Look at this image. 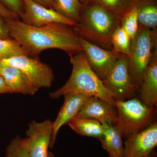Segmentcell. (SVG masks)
<instances>
[{"label":"cell","instance_id":"cell-1","mask_svg":"<svg viewBox=\"0 0 157 157\" xmlns=\"http://www.w3.org/2000/svg\"><path fill=\"white\" fill-rule=\"evenodd\" d=\"M11 38L20 43L29 57H39L42 51L58 48L70 58L82 51L81 37L73 26L54 23L40 27L32 26L19 20L4 18Z\"/></svg>","mask_w":157,"mask_h":157},{"label":"cell","instance_id":"cell-2","mask_svg":"<svg viewBox=\"0 0 157 157\" xmlns=\"http://www.w3.org/2000/svg\"><path fill=\"white\" fill-rule=\"evenodd\" d=\"M121 17L96 1L83 6L79 21L73 26L78 35L88 42L113 50L111 37L120 25Z\"/></svg>","mask_w":157,"mask_h":157},{"label":"cell","instance_id":"cell-3","mask_svg":"<svg viewBox=\"0 0 157 157\" xmlns=\"http://www.w3.org/2000/svg\"><path fill=\"white\" fill-rule=\"evenodd\" d=\"M70 58L73 65L70 78L63 86L49 93L50 98L58 99L67 94L83 93L95 96L115 106L117 97L106 88L90 67L83 50Z\"/></svg>","mask_w":157,"mask_h":157},{"label":"cell","instance_id":"cell-4","mask_svg":"<svg viewBox=\"0 0 157 157\" xmlns=\"http://www.w3.org/2000/svg\"><path fill=\"white\" fill-rule=\"evenodd\" d=\"M117 110L113 126L125 139L143 131L155 121V107H148L137 97L124 100H116Z\"/></svg>","mask_w":157,"mask_h":157},{"label":"cell","instance_id":"cell-5","mask_svg":"<svg viewBox=\"0 0 157 157\" xmlns=\"http://www.w3.org/2000/svg\"><path fill=\"white\" fill-rule=\"evenodd\" d=\"M138 29L131 39L128 56L129 74L133 83L138 86L157 47V31Z\"/></svg>","mask_w":157,"mask_h":157},{"label":"cell","instance_id":"cell-6","mask_svg":"<svg viewBox=\"0 0 157 157\" xmlns=\"http://www.w3.org/2000/svg\"><path fill=\"white\" fill-rule=\"evenodd\" d=\"M2 63L3 67H14L21 70L39 89L49 88L52 85L55 78L53 71L49 65L41 61L39 57H13L2 60Z\"/></svg>","mask_w":157,"mask_h":157},{"label":"cell","instance_id":"cell-7","mask_svg":"<svg viewBox=\"0 0 157 157\" xmlns=\"http://www.w3.org/2000/svg\"><path fill=\"white\" fill-rule=\"evenodd\" d=\"M102 82L118 100L124 101L137 97L138 87L133 83L129 74L126 56L121 55L112 72Z\"/></svg>","mask_w":157,"mask_h":157},{"label":"cell","instance_id":"cell-8","mask_svg":"<svg viewBox=\"0 0 157 157\" xmlns=\"http://www.w3.org/2000/svg\"><path fill=\"white\" fill-rule=\"evenodd\" d=\"M81 42L82 50L90 67L101 81L105 80L122 54L113 50L100 48L82 37Z\"/></svg>","mask_w":157,"mask_h":157},{"label":"cell","instance_id":"cell-9","mask_svg":"<svg viewBox=\"0 0 157 157\" xmlns=\"http://www.w3.org/2000/svg\"><path fill=\"white\" fill-rule=\"evenodd\" d=\"M50 119L38 122L32 121L26 131L29 157H47L52 133Z\"/></svg>","mask_w":157,"mask_h":157},{"label":"cell","instance_id":"cell-10","mask_svg":"<svg viewBox=\"0 0 157 157\" xmlns=\"http://www.w3.org/2000/svg\"><path fill=\"white\" fill-rule=\"evenodd\" d=\"M24 12L19 15L22 22L27 25L40 27L54 23L65 24L71 26L76 24L65 18L52 9H47L34 0H22Z\"/></svg>","mask_w":157,"mask_h":157},{"label":"cell","instance_id":"cell-11","mask_svg":"<svg viewBox=\"0 0 157 157\" xmlns=\"http://www.w3.org/2000/svg\"><path fill=\"white\" fill-rule=\"evenodd\" d=\"M157 145V122L155 121L143 131L125 139L122 157L146 156Z\"/></svg>","mask_w":157,"mask_h":157},{"label":"cell","instance_id":"cell-12","mask_svg":"<svg viewBox=\"0 0 157 157\" xmlns=\"http://www.w3.org/2000/svg\"><path fill=\"white\" fill-rule=\"evenodd\" d=\"M117 117L116 107L95 97H89L75 117L95 120L101 124L114 126Z\"/></svg>","mask_w":157,"mask_h":157},{"label":"cell","instance_id":"cell-13","mask_svg":"<svg viewBox=\"0 0 157 157\" xmlns=\"http://www.w3.org/2000/svg\"><path fill=\"white\" fill-rule=\"evenodd\" d=\"M64 102L56 119L52 123V133L49 148H52L56 141L57 136L60 128L76 117L79 109L90 95L83 93H74L65 94Z\"/></svg>","mask_w":157,"mask_h":157},{"label":"cell","instance_id":"cell-14","mask_svg":"<svg viewBox=\"0 0 157 157\" xmlns=\"http://www.w3.org/2000/svg\"><path fill=\"white\" fill-rule=\"evenodd\" d=\"M137 98L148 107L157 105V47L144 74Z\"/></svg>","mask_w":157,"mask_h":157},{"label":"cell","instance_id":"cell-15","mask_svg":"<svg viewBox=\"0 0 157 157\" xmlns=\"http://www.w3.org/2000/svg\"><path fill=\"white\" fill-rule=\"evenodd\" d=\"M0 76L4 78L12 94L33 95L39 90L29 78L18 68L3 67L0 71Z\"/></svg>","mask_w":157,"mask_h":157},{"label":"cell","instance_id":"cell-16","mask_svg":"<svg viewBox=\"0 0 157 157\" xmlns=\"http://www.w3.org/2000/svg\"><path fill=\"white\" fill-rule=\"evenodd\" d=\"M138 29H157V0H137Z\"/></svg>","mask_w":157,"mask_h":157},{"label":"cell","instance_id":"cell-17","mask_svg":"<svg viewBox=\"0 0 157 157\" xmlns=\"http://www.w3.org/2000/svg\"><path fill=\"white\" fill-rule=\"evenodd\" d=\"M103 135L101 141L102 147L106 151L109 157H122L124 153L123 137L113 126L102 124Z\"/></svg>","mask_w":157,"mask_h":157},{"label":"cell","instance_id":"cell-18","mask_svg":"<svg viewBox=\"0 0 157 157\" xmlns=\"http://www.w3.org/2000/svg\"><path fill=\"white\" fill-rule=\"evenodd\" d=\"M67 124L73 131L82 136L94 137L100 140L103 135L102 124L95 120L74 117Z\"/></svg>","mask_w":157,"mask_h":157},{"label":"cell","instance_id":"cell-19","mask_svg":"<svg viewBox=\"0 0 157 157\" xmlns=\"http://www.w3.org/2000/svg\"><path fill=\"white\" fill-rule=\"evenodd\" d=\"M53 9L71 21L78 23L83 6L77 0H52Z\"/></svg>","mask_w":157,"mask_h":157},{"label":"cell","instance_id":"cell-20","mask_svg":"<svg viewBox=\"0 0 157 157\" xmlns=\"http://www.w3.org/2000/svg\"><path fill=\"white\" fill-rule=\"evenodd\" d=\"M131 38L119 25L111 37L113 50L128 56L130 52Z\"/></svg>","mask_w":157,"mask_h":157},{"label":"cell","instance_id":"cell-21","mask_svg":"<svg viewBox=\"0 0 157 157\" xmlns=\"http://www.w3.org/2000/svg\"><path fill=\"white\" fill-rule=\"evenodd\" d=\"M28 56V54L17 40L13 38L0 39V59H6L18 56Z\"/></svg>","mask_w":157,"mask_h":157},{"label":"cell","instance_id":"cell-22","mask_svg":"<svg viewBox=\"0 0 157 157\" xmlns=\"http://www.w3.org/2000/svg\"><path fill=\"white\" fill-rule=\"evenodd\" d=\"M120 25L130 36L131 39L135 36L138 30L136 2L132 9L122 16Z\"/></svg>","mask_w":157,"mask_h":157},{"label":"cell","instance_id":"cell-23","mask_svg":"<svg viewBox=\"0 0 157 157\" xmlns=\"http://www.w3.org/2000/svg\"><path fill=\"white\" fill-rule=\"evenodd\" d=\"M5 157H29L26 137L17 135L13 138L7 147Z\"/></svg>","mask_w":157,"mask_h":157},{"label":"cell","instance_id":"cell-24","mask_svg":"<svg viewBox=\"0 0 157 157\" xmlns=\"http://www.w3.org/2000/svg\"><path fill=\"white\" fill-rule=\"evenodd\" d=\"M122 16L135 6L137 0H95Z\"/></svg>","mask_w":157,"mask_h":157},{"label":"cell","instance_id":"cell-25","mask_svg":"<svg viewBox=\"0 0 157 157\" xmlns=\"http://www.w3.org/2000/svg\"><path fill=\"white\" fill-rule=\"evenodd\" d=\"M10 11L20 15L24 12L25 6L22 0H0Z\"/></svg>","mask_w":157,"mask_h":157},{"label":"cell","instance_id":"cell-26","mask_svg":"<svg viewBox=\"0 0 157 157\" xmlns=\"http://www.w3.org/2000/svg\"><path fill=\"white\" fill-rule=\"evenodd\" d=\"M0 16L4 18L18 20L20 18L18 14L12 12L0 2Z\"/></svg>","mask_w":157,"mask_h":157},{"label":"cell","instance_id":"cell-27","mask_svg":"<svg viewBox=\"0 0 157 157\" xmlns=\"http://www.w3.org/2000/svg\"><path fill=\"white\" fill-rule=\"evenodd\" d=\"M11 38L9 29L6 21L4 18L0 16V39H9Z\"/></svg>","mask_w":157,"mask_h":157},{"label":"cell","instance_id":"cell-28","mask_svg":"<svg viewBox=\"0 0 157 157\" xmlns=\"http://www.w3.org/2000/svg\"><path fill=\"white\" fill-rule=\"evenodd\" d=\"M12 94V92L4 78L0 76V94Z\"/></svg>","mask_w":157,"mask_h":157},{"label":"cell","instance_id":"cell-29","mask_svg":"<svg viewBox=\"0 0 157 157\" xmlns=\"http://www.w3.org/2000/svg\"><path fill=\"white\" fill-rule=\"evenodd\" d=\"M34 1L47 9H53L52 0H34Z\"/></svg>","mask_w":157,"mask_h":157},{"label":"cell","instance_id":"cell-30","mask_svg":"<svg viewBox=\"0 0 157 157\" xmlns=\"http://www.w3.org/2000/svg\"><path fill=\"white\" fill-rule=\"evenodd\" d=\"M83 6H86L89 3L95 0H77Z\"/></svg>","mask_w":157,"mask_h":157},{"label":"cell","instance_id":"cell-31","mask_svg":"<svg viewBox=\"0 0 157 157\" xmlns=\"http://www.w3.org/2000/svg\"><path fill=\"white\" fill-rule=\"evenodd\" d=\"M143 157H157V153L155 151V149L149 154L146 156Z\"/></svg>","mask_w":157,"mask_h":157},{"label":"cell","instance_id":"cell-32","mask_svg":"<svg viewBox=\"0 0 157 157\" xmlns=\"http://www.w3.org/2000/svg\"><path fill=\"white\" fill-rule=\"evenodd\" d=\"M47 157H54V155L51 152L48 151V156Z\"/></svg>","mask_w":157,"mask_h":157},{"label":"cell","instance_id":"cell-33","mask_svg":"<svg viewBox=\"0 0 157 157\" xmlns=\"http://www.w3.org/2000/svg\"><path fill=\"white\" fill-rule=\"evenodd\" d=\"M3 67L2 64V60L0 59V71H1V69Z\"/></svg>","mask_w":157,"mask_h":157}]
</instances>
